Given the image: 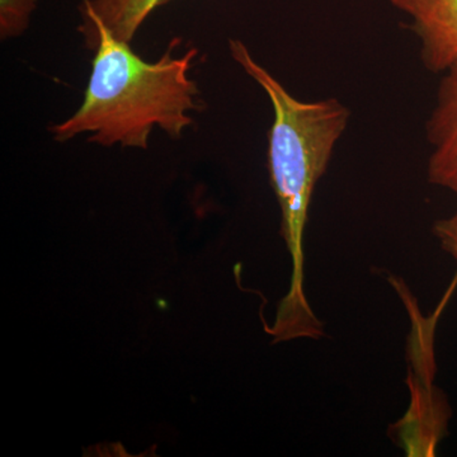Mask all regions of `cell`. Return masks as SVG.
I'll use <instances>...</instances> for the list:
<instances>
[{"label": "cell", "mask_w": 457, "mask_h": 457, "mask_svg": "<svg viewBox=\"0 0 457 457\" xmlns=\"http://www.w3.org/2000/svg\"><path fill=\"white\" fill-rule=\"evenodd\" d=\"M432 230L444 251L457 262V212L450 218L436 221Z\"/></svg>", "instance_id": "7"}, {"label": "cell", "mask_w": 457, "mask_h": 457, "mask_svg": "<svg viewBox=\"0 0 457 457\" xmlns=\"http://www.w3.org/2000/svg\"><path fill=\"white\" fill-rule=\"evenodd\" d=\"M86 46L96 50L88 87L73 116L50 129L59 143L89 135L90 143L146 149L153 129L179 139L201 108L200 90L189 77L198 51L173 56L174 38L156 62H145L130 44L101 23L80 27Z\"/></svg>", "instance_id": "2"}, {"label": "cell", "mask_w": 457, "mask_h": 457, "mask_svg": "<svg viewBox=\"0 0 457 457\" xmlns=\"http://www.w3.org/2000/svg\"><path fill=\"white\" fill-rule=\"evenodd\" d=\"M36 7L37 0H0V36L3 40L22 35Z\"/></svg>", "instance_id": "6"}, {"label": "cell", "mask_w": 457, "mask_h": 457, "mask_svg": "<svg viewBox=\"0 0 457 457\" xmlns=\"http://www.w3.org/2000/svg\"><path fill=\"white\" fill-rule=\"evenodd\" d=\"M173 0H84L83 25L101 23L114 37L131 44L153 12Z\"/></svg>", "instance_id": "5"}, {"label": "cell", "mask_w": 457, "mask_h": 457, "mask_svg": "<svg viewBox=\"0 0 457 457\" xmlns=\"http://www.w3.org/2000/svg\"><path fill=\"white\" fill-rule=\"evenodd\" d=\"M228 50L234 62L266 92L273 108L269 132L270 179L281 209V236L290 252L293 275L275 324L267 332L278 342L319 339L324 335L323 324L312 312L303 291V233L314 189L347 130L351 111L337 98L315 102L295 98L255 62L243 41L231 38Z\"/></svg>", "instance_id": "1"}, {"label": "cell", "mask_w": 457, "mask_h": 457, "mask_svg": "<svg viewBox=\"0 0 457 457\" xmlns=\"http://www.w3.org/2000/svg\"><path fill=\"white\" fill-rule=\"evenodd\" d=\"M441 75L435 108L426 123L432 147L427 177L431 185L457 194V62Z\"/></svg>", "instance_id": "4"}, {"label": "cell", "mask_w": 457, "mask_h": 457, "mask_svg": "<svg viewBox=\"0 0 457 457\" xmlns=\"http://www.w3.org/2000/svg\"><path fill=\"white\" fill-rule=\"evenodd\" d=\"M390 4L409 18L426 71L442 74L457 62V0H390Z\"/></svg>", "instance_id": "3"}]
</instances>
